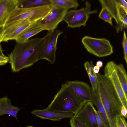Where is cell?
<instances>
[{
  "instance_id": "obj_7",
  "label": "cell",
  "mask_w": 127,
  "mask_h": 127,
  "mask_svg": "<svg viewBox=\"0 0 127 127\" xmlns=\"http://www.w3.org/2000/svg\"><path fill=\"white\" fill-rule=\"evenodd\" d=\"M67 10L57 6H51L50 11L44 17L37 21L45 30L53 31L56 29L59 24L63 20Z\"/></svg>"
},
{
  "instance_id": "obj_18",
  "label": "cell",
  "mask_w": 127,
  "mask_h": 127,
  "mask_svg": "<svg viewBox=\"0 0 127 127\" xmlns=\"http://www.w3.org/2000/svg\"><path fill=\"white\" fill-rule=\"evenodd\" d=\"M85 69L88 75L92 86V89L93 91L98 90V79L97 74L93 70L94 65L92 61H86L84 64Z\"/></svg>"
},
{
  "instance_id": "obj_24",
  "label": "cell",
  "mask_w": 127,
  "mask_h": 127,
  "mask_svg": "<svg viewBox=\"0 0 127 127\" xmlns=\"http://www.w3.org/2000/svg\"><path fill=\"white\" fill-rule=\"evenodd\" d=\"M125 118L121 115L117 116L116 118V127H127Z\"/></svg>"
},
{
  "instance_id": "obj_21",
  "label": "cell",
  "mask_w": 127,
  "mask_h": 127,
  "mask_svg": "<svg viewBox=\"0 0 127 127\" xmlns=\"http://www.w3.org/2000/svg\"><path fill=\"white\" fill-rule=\"evenodd\" d=\"M47 5H51L50 0H20L18 7L29 8Z\"/></svg>"
},
{
  "instance_id": "obj_17",
  "label": "cell",
  "mask_w": 127,
  "mask_h": 127,
  "mask_svg": "<svg viewBox=\"0 0 127 127\" xmlns=\"http://www.w3.org/2000/svg\"><path fill=\"white\" fill-rule=\"evenodd\" d=\"M92 95L91 102L97 108L103 119L105 127H110L107 116L104 108L101 101L98 91H92Z\"/></svg>"
},
{
  "instance_id": "obj_14",
  "label": "cell",
  "mask_w": 127,
  "mask_h": 127,
  "mask_svg": "<svg viewBox=\"0 0 127 127\" xmlns=\"http://www.w3.org/2000/svg\"><path fill=\"white\" fill-rule=\"evenodd\" d=\"M20 0H0V26H4L10 14L19 5Z\"/></svg>"
},
{
  "instance_id": "obj_6",
  "label": "cell",
  "mask_w": 127,
  "mask_h": 127,
  "mask_svg": "<svg viewBox=\"0 0 127 127\" xmlns=\"http://www.w3.org/2000/svg\"><path fill=\"white\" fill-rule=\"evenodd\" d=\"M63 32L58 29L48 32L43 37L44 41L39 54L40 60H46L52 64L55 63L58 39Z\"/></svg>"
},
{
  "instance_id": "obj_22",
  "label": "cell",
  "mask_w": 127,
  "mask_h": 127,
  "mask_svg": "<svg viewBox=\"0 0 127 127\" xmlns=\"http://www.w3.org/2000/svg\"><path fill=\"white\" fill-rule=\"evenodd\" d=\"M127 8L120 5L119 7V20L123 29L127 27Z\"/></svg>"
},
{
  "instance_id": "obj_25",
  "label": "cell",
  "mask_w": 127,
  "mask_h": 127,
  "mask_svg": "<svg viewBox=\"0 0 127 127\" xmlns=\"http://www.w3.org/2000/svg\"><path fill=\"white\" fill-rule=\"evenodd\" d=\"M122 44L123 49L124 59L126 64H127V41L126 33L124 31L123 40Z\"/></svg>"
},
{
  "instance_id": "obj_32",
  "label": "cell",
  "mask_w": 127,
  "mask_h": 127,
  "mask_svg": "<svg viewBox=\"0 0 127 127\" xmlns=\"http://www.w3.org/2000/svg\"><path fill=\"white\" fill-rule=\"evenodd\" d=\"M4 29V26H0V38L2 33Z\"/></svg>"
},
{
  "instance_id": "obj_26",
  "label": "cell",
  "mask_w": 127,
  "mask_h": 127,
  "mask_svg": "<svg viewBox=\"0 0 127 127\" xmlns=\"http://www.w3.org/2000/svg\"><path fill=\"white\" fill-rule=\"evenodd\" d=\"M71 127H87L76 118L73 117L70 120Z\"/></svg>"
},
{
  "instance_id": "obj_10",
  "label": "cell",
  "mask_w": 127,
  "mask_h": 127,
  "mask_svg": "<svg viewBox=\"0 0 127 127\" xmlns=\"http://www.w3.org/2000/svg\"><path fill=\"white\" fill-rule=\"evenodd\" d=\"M32 23L28 20H22L4 28L0 38V43L16 40L21 33Z\"/></svg>"
},
{
  "instance_id": "obj_20",
  "label": "cell",
  "mask_w": 127,
  "mask_h": 127,
  "mask_svg": "<svg viewBox=\"0 0 127 127\" xmlns=\"http://www.w3.org/2000/svg\"><path fill=\"white\" fill-rule=\"evenodd\" d=\"M116 70L118 78L126 95H127V78L126 70L122 64H116Z\"/></svg>"
},
{
  "instance_id": "obj_11",
  "label": "cell",
  "mask_w": 127,
  "mask_h": 127,
  "mask_svg": "<svg viewBox=\"0 0 127 127\" xmlns=\"http://www.w3.org/2000/svg\"><path fill=\"white\" fill-rule=\"evenodd\" d=\"M101 5L104 6L106 9L109 14L115 20V26L117 32L122 31L123 29L121 26L119 20V7L122 5L127 8V2L126 0H99Z\"/></svg>"
},
{
  "instance_id": "obj_5",
  "label": "cell",
  "mask_w": 127,
  "mask_h": 127,
  "mask_svg": "<svg viewBox=\"0 0 127 127\" xmlns=\"http://www.w3.org/2000/svg\"><path fill=\"white\" fill-rule=\"evenodd\" d=\"M97 10H91L89 2L86 1L85 6L78 10H68L66 13L63 21L66 23L67 27L72 28H79L86 25V23L90 15L97 13Z\"/></svg>"
},
{
  "instance_id": "obj_13",
  "label": "cell",
  "mask_w": 127,
  "mask_h": 127,
  "mask_svg": "<svg viewBox=\"0 0 127 127\" xmlns=\"http://www.w3.org/2000/svg\"><path fill=\"white\" fill-rule=\"evenodd\" d=\"M31 113L41 119L53 121H59L65 118H71L73 117L74 115L71 112H57L46 108L41 110L35 109L31 111Z\"/></svg>"
},
{
  "instance_id": "obj_1",
  "label": "cell",
  "mask_w": 127,
  "mask_h": 127,
  "mask_svg": "<svg viewBox=\"0 0 127 127\" xmlns=\"http://www.w3.org/2000/svg\"><path fill=\"white\" fill-rule=\"evenodd\" d=\"M44 41L43 37L36 38L16 42L13 50L8 55L12 72H19L40 60L39 54Z\"/></svg>"
},
{
  "instance_id": "obj_15",
  "label": "cell",
  "mask_w": 127,
  "mask_h": 127,
  "mask_svg": "<svg viewBox=\"0 0 127 127\" xmlns=\"http://www.w3.org/2000/svg\"><path fill=\"white\" fill-rule=\"evenodd\" d=\"M45 30L44 28L38 24L37 21L32 23L20 34L15 40L16 42H23L32 36Z\"/></svg>"
},
{
  "instance_id": "obj_19",
  "label": "cell",
  "mask_w": 127,
  "mask_h": 127,
  "mask_svg": "<svg viewBox=\"0 0 127 127\" xmlns=\"http://www.w3.org/2000/svg\"><path fill=\"white\" fill-rule=\"evenodd\" d=\"M51 6H55L67 10L71 8L76 9L79 4L76 0H50Z\"/></svg>"
},
{
  "instance_id": "obj_28",
  "label": "cell",
  "mask_w": 127,
  "mask_h": 127,
  "mask_svg": "<svg viewBox=\"0 0 127 127\" xmlns=\"http://www.w3.org/2000/svg\"><path fill=\"white\" fill-rule=\"evenodd\" d=\"M9 57L5 56L0 55V66L5 65L9 62Z\"/></svg>"
},
{
  "instance_id": "obj_16",
  "label": "cell",
  "mask_w": 127,
  "mask_h": 127,
  "mask_svg": "<svg viewBox=\"0 0 127 127\" xmlns=\"http://www.w3.org/2000/svg\"><path fill=\"white\" fill-rule=\"evenodd\" d=\"M21 108L13 106L10 99L7 96L0 98V116L7 114L9 116H12L17 120V114Z\"/></svg>"
},
{
  "instance_id": "obj_34",
  "label": "cell",
  "mask_w": 127,
  "mask_h": 127,
  "mask_svg": "<svg viewBox=\"0 0 127 127\" xmlns=\"http://www.w3.org/2000/svg\"><path fill=\"white\" fill-rule=\"evenodd\" d=\"M26 127H34L33 126H32L29 125V126H27Z\"/></svg>"
},
{
  "instance_id": "obj_4",
  "label": "cell",
  "mask_w": 127,
  "mask_h": 127,
  "mask_svg": "<svg viewBox=\"0 0 127 127\" xmlns=\"http://www.w3.org/2000/svg\"><path fill=\"white\" fill-rule=\"evenodd\" d=\"M81 42L88 52L99 57L110 55L113 52L110 41L105 38L86 36L82 38Z\"/></svg>"
},
{
  "instance_id": "obj_31",
  "label": "cell",
  "mask_w": 127,
  "mask_h": 127,
  "mask_svg": "<svg viewBox=\"0 0 127 127\" xmlns=\"http://www.w3.org/2000/svg\"><path fill=\"white\" fill-rule=\"evenodd\" d=\"M100 68H98L96 66H94L93 67V70L94 72L96 74H97L99 73Z\"/></svg>"
},
{
  "instance_id": "obj_9",
  "label": "cell",
  "mask_w": 127,
  "mask_h": 127,
  "mask_svg": "<svg viewBox=\"0 0 127 127\" xmlns=\"http://www.w3.org/2000/svg\"><path fill=\"white\" fill-rule=\"evenodd\" d=\"M93 105L91 102H86L73 116L87 127H98Z\"/></svg>"
},
{
  "instance_id": "obj_12",
  "label": "cell",
  "mask_w": 127,
  "mask_h": 127,
  "mask_svg": "<svg viewBox=\"0 0 127 127\" xmlns=\"http://www.w3.org/2000/svg\"><path fill=\"white\" fill-rule=\"evenodd\" d=\"M65 83L69 88L82 100L86 102H91L92 90L88 84L79 81H67Z\"/></svg>"
},
{
  "instance_id": "obj_33",
  "label": "cell",
  "mask_w": 127,
  "mask_h": 127,
  "mask_svg": "<svg viewBox=\"0 0 127 127\" xmlns=\"http://www.w3.org/2000/svg\"><path fill=\"white\" fill-rule=\"evenodd\" d=\"M0 55L2 56H5L3 54V50L0 43Z\"/></svg>"
},
{
  "instance_id": "obj_29",
  "label": "cell",
  "mask_w": 127,
  "mask_h": 127,
  "mask_svg": "<svg viewBox=\"0 0 127 127\" xmlns=\"http://www.w3.org/2000/svg\"><path fill=\"white\" fill-rule=\"evenodd\" d=\"M127 108H126L124 106H123L122 107L121 110V115L124 117L125 118H127Z\"/></svg>"
},
{
  "instance_id": "obj_27",
  "label": "cell",
  "mask_w": 127,
  "mask_h": 127,
  "mask_svg": "<svg viewBox=\"0 0 127 127\" xmlns=\"http://www.w3.org/2000/svg\"><path fill=\"white\" fill-rule=\"evenodd\" d=\"M96 120L98 127H105L103 119L98 111H95Z\"/></svg>"
},
{
  "instance_id": "obj_35",
  "label": "cell",
  "mask_w": 127,
  "mask_h": 127,
  "mask_svg": "<svg viewBox=\"0 0 127 127\" xmlns=\"http://www.w3.org/2000/svg\"></svg>"
},
{
  "instance_id": "obj_3",
  "label": "cell",
  "mask_w": 127,
  "mask_h": 127,
  "mask_svg": "<svg viewBox=\"0 0 127 127\" xmlns=\"http://www.w3.org/2000/svg\"><path fill=\"white\" fill-rule=\"evenodd\" d=\"M51 8L50 5L29 8L17 6L9 16L4 25V27L25 20H28L31 23L37 21L46 16Z\"/></svg>"
},
{
  "instance_id": "obj_2",
  "label": "cell",
  "mask_w": 127,
  "mask_h": 127,
  "mask_svg": "<svg viewBox=\"0 0 127 127\" xmlns=\"http://www.w3.org/2000/svg\"><path fill=\"white\" fill-rule=\"evenodd\" d=\"M86 102L78 96L65 82L61 85L60 89L46 108L57 112H71L74 115Z\"/></svg>"
},
{
  "instance_id": "obj_30",
  "label": "cell",
  "mask_w": 127,
  "mask_h": 127,
  "mask_svg": "<svg viewBox=\"0 0 127 127\" xmlns=\"http://www.w3.org/2000/svg\"><path fill=\"white\" fill-rule=\"evenodd\" d=\"M103 65V62L101 61H98L96 63V66L99 68H101Z\"/></svg>"
},
{
  "instance_id": "obj_8",
  "label": "cell",
  "mask_w": 127,
  "mask_h": 127,
  "mask_svg": "<svg viewBox=\"0 0 127 127\" xmlns=\"http://www.w3.org/2000/svg\"><path fill=\"white\" fill-rule=\"evenodd\" d=\"M116 63L110 61L107 62L104 69V75L109 80L117 92L123 105L127 108V98L117 75Z\"/></svg>"
},
{
  "instance_id": "obj_23",
  "label": "cell",
  "mask_w": 127,
  "mask_h": 127,
  "mask_svg": "<svg viewBox=\"0 0 127 127\" xmlns=\"http://www.w3.org/2000/svg\"><path fill=\"white\" fill-rule=\"evenodd\" d=\"M101 6L102 8L98 15L99 17L112 26V18L106 8L102 5Z\"/></svg>"
}]
</instances>
